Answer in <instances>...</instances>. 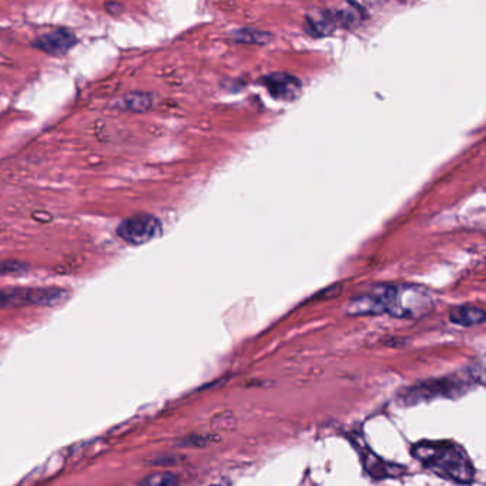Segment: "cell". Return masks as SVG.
<instances>
[{
  "label": "cell",
  "instance_id": "obj_2",
  "mask_svg": "<svg viewBox=\"0 0 486 486\" xmlns=\"http://www.w3.org/2000/svg\"><path fill=\"white\" fill-rule=\"evenodd\" d=\"M412 457L435 475L469 485L475 480V468L465 449L449 441H423L412 448Z\"/></svg>",
  "mask_w": 486,
  "mask_h": 486
},
{
  "label": "cell",
  "instance_id": "obj_12",
  "mask_svg": "<svg viewBox=\"0 0 486 486\" xmlns=\"http://www.w3.org/2000/svg\"><path fill=\"white\" fill-rule=\"evenodd\" d=\"M177 476L171 473H156L152 475L146 476L144 480L140 482V486H178Z\"/></svg>",
  "mask_w": 486,
  "mask_h": 486
},
{
  "label": "cell",
  "instance_id": "obj_10",
  "mask_svg": "<svg viewBox=\"0 0 486 486\" xmlns=\"http://www.w3.org/2000/svg\"><path fill=\"white\" fill-rule=\"evenodd\" d=\"M366 468L374 478H388V476H400L404 474L402 466L392 465L390 462L381 461L375 455L369 454L366 458Z\"/></svg>",
  "mask_w": 486,
  "mask_h": 486
},
{
  "label": "cell",
  "instance_id": "obj_4",
  "mask_svg": "<svg viewBox=\"0 0 486 486\" xmlns=\"http://www.w3.org/2000/svg\"><path fill=\"white\" fill-rule=\"evenodd\" d=\"M119 237L128 244L142 245L163 235V226L152 214H137L121 221L118 228Z\"/></svg>",
  "mask_w": 486,
  "mask_h": 486
},
{
  "label": "cell",
  "instance_id": "obj_6",
  "mask_svg": "<svg viewBox=\"0 0 486 486\" xmlns=\"http://www.w3.org/2000/svg\"><path fill=\"white\" fill-rule=\"evenodd\" d=\"M76 43H78V39H76L75 33L70 32L68 29H56V30L39 36L33 45L36 49L42 50L45 54L61 56V54H68Z\"/></svg>",
  "mask_w": 486,
  "mask_h": 486
},
{
  "label": "cell",
  "instance_id": "obj_11",
  "mask_svg": "<svg viewBox=\"0 0 486 486\" xmlns=\"http://www.w3.org/2000/svg\"><path fill=\"white\" fill-rule=\"evenodd\" d=\"M152 104L153 99L147 93H130L119 102V106L128 111H146Z\"/></svg>",
  "mask_w": 486,
  "mask_h": 486
},
{
  "label": "cell",
  "instance_id": "obj_1",
  "mask_svg": "<svg viewBox=\"0 0 486 486\" xmlns=\"http://www.w3.org/2000/svg\"><path fill=\"white\" fill-rule=\"evenodd\" d=\"M432 307V295L426 288L412 284L378 285L355 297L348 304V314L419 318L430 313Z\"/></svg>",
  "mask_w": 486,
  "mask_h": 486
},
{
  "label": "cell",
  "instance_id": "obj_9",
  "mask_svg": "<svg viewBox=\"0 0 486 486\" xmlns=\"http://www.w3.org/2000/svg\"><path fill=\"white\" fill-rule=\"evenodd\" d=\"M330 11L335 23L344 28H354L359 25L362 21V14L366 12L355 4H341L337 6V9H330Z\"/></svg>",
  "mask_w": 486,
  "mask_h": 486
},
{
  "label": "cell",
  "instance_id": "obj_5",
  "mask_svg": "<svg viewBox=\"0 0 486 486\" xmlns=\"http://www.w3.org/2000/svg\"><path fill=\"white\" fill-rule=\"evenodd\" d=\"M261 85L266 87L271 96L285 103H292L302 95V85L295 76L288 75L284 71H277L261 78Z\"/></svg>",
  "mask_w": 486,
  "mask_h": 486
},
{
  "label": "cell",
  "instance_id": "obj_7",
  "mask_svg": "<svg viewBox=\"0 0 486 486\" xmlns=\"http://www.w3.org/2000/svg\"><path fill=\"white\" fill-rule=\"evenodd\" d=\"M337 29L330 9L326 11H314L307 16L306 30L314 37L330 36Z\"/></svg>",
  "mask_w": 486,
  "mask_h": 486
},
{
  "label": "cell",
  "instance_id": "obj_13",
  "mask_svg": "<svg viewBox=\"0 0 486 486\" xmlns=\"http://www.w3.org/2000/svg\"><path fill=\"white\" fill-rule=\"evenodd\" d=\"M26 270V267L21 263H2L0 264V276L6 274L21 273Z\"/></svg>",
  "mask_w": 486,
  "mask_h": 486
},
{
  "label": "cell",
  "instance_id": "obj_8",
  "mask_svg": "<svg viewBox=\"0 0 486 486\" xmlns=\"http://www.w3.org/2000/svg\"><path fill=\"white\" fill-rule=\"evenodd\" d=\"M451 323L461 326H473L485 321V311L481 307L461 306L452 309L449 313Z\"/></svg>",
  "mask_w": 486,
  "mask_h": 486
},
{
  "label": "cell",
  "instance_id": "obj_3",
  "mask_svg": "<svg viewBox=\"0 0 486 486\" xmlns=\"http://www.w3.org/2000/svg\"><path fill=\"white\" fill-rule=\"evenodd\" d=\"M69 292L61 288H14L0 292V309L9 307L33 306L54 307L63 304Z\"/></svg>",
  "mask_w": 486,
  "mask_h": 486
}]
</instances>
